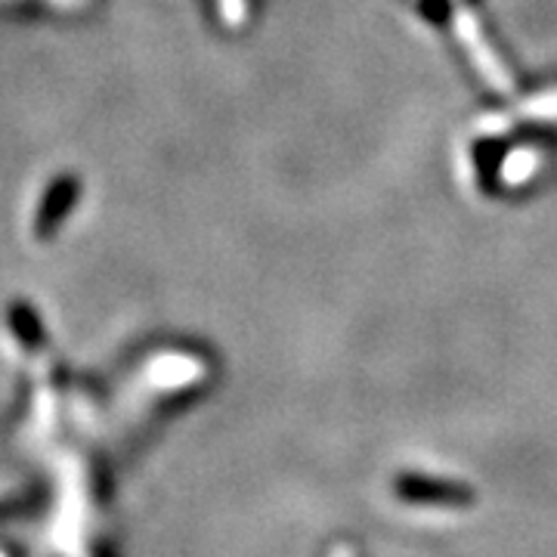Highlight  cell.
Segmentation results:
<instances>
[{
    "mask_svg": "<svg viewBox=\"0 0 557 557\" xmlns=\"http://www.w3.org/2000/svg\"><path fill=\"white\" fill-rule=\"evenodd\" d=\"M75 199H78V180H57V183L47 189V196H44V205H40L38 218H35V233H38V236H50V233L62 223V218L72 211Z\"/></svg>",
    "mask_w": 557,
    "mask_h": 557,
    "instance_id": "obj_1",
    "label": "cell"
}]
</instances>
